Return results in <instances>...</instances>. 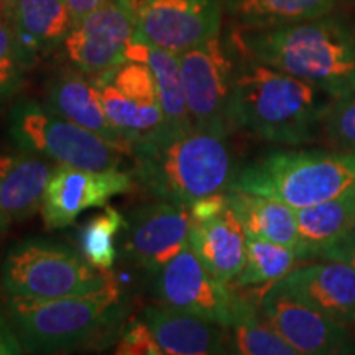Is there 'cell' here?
<instances>
[{"mask_svg": "<svg viewBox=\"0 0 355 355\" xmlns=\"http://www.w3.org/2000/svg\"><path fill=\"white\" fill-rule=\"evenodd\" d=\"M139 0H105L71 28L63 43L73 68L91 78L102 76L127 61L137 30Z\"/></svg>", "mask_w": 355, "mask_h": 355, "instance_id": "obj_10", "label": "cell"}, {"mask_svg": "<svg viewBox=\"0 0 355 355\" xmlns=\"http://www.w3.org/2000/svg\"><path fill=\"white\" fill-rule=\"evenodd\" d=\"M24 350V345L8 321L7 314L0 311V355H17Z\"/></svg>", "mask_w": 355, "mask_h": 355, "instance_id": "obj_33", "label": "cell"}, {"mask_svg": "<svg viewBox=\"0 0 355 355\" xmlns=\"http://www.w3.org/2000/svg\"><path fill=\"white\" fill-rule=\"evenodd\" d=\"M53 162L19 150L0 153V209L10 224L24 222L42 207Z\"/></svg>", "mask_w": 355, "mask_h": 355, "instance_id": "obj_20", "label": "cell"}, {"mask_svg": "<svg viewBox=\"0 0 355 355\" xmlns=\"http://www.w3.org/2000/svg\"><path fill=\"white\" fill-rule=\"evenodd\" d=\"M337 0H222L241 28H270L329 15Z\"/></svg>", "mask_w": 355, "mask_h": 355, "instance_id": "obj_25", "label": "cell"}, {"mask_svg": "<svg viewBox=\"0 0 355 355\" xmlns=\"http://www.w3.org/2000/svg\"><path fill=\"white\" fill-rule=\"evenodd\" d=\"M227 198L245 234L285 245L300 257L301 242L296 209L277 199L245 191L230 189L227 191Z\"/></svg>", "mask_w": 355, "mask_h": 355, "instance_id": "obj_21", "label": "cell"}, {"mask_svg": "<svg viewBox=\"0 0 355 355\" xmlns=\"http://www.w3.org/2000/svg\"><path fill=\"white\" fill-rule=\"evenodd\" d=\"M189 247L212 277L232 285L247 255V234L230 204L220 214L194 220Z\"/></svg>", "mask_w": 355, "mask_h": 355, "instance_id": "obj_19", "label": "cell"}, {"mask_svg": "<svg viewBox=\"0 0 355 355\" xmlns=\"http://www.w3.org/2000/svg\"><path fill=\"white\" fill-rule=\"evenodd\" d=\"M260 309L270 326L298 355L352 352L345 324L303 303L279 282H275L261 291Z\"/></svg>", "mask_w": 355, "mask_h": 355, "instance_id": "obj_12", "label": "cell"}, {"mask_svg": "<svg viewBox=\"0 0 355 355\" xmlns=\"http://www.w3.org/2000/svg\"><path fill=\"white\" fill-rule=\"evenodd\" d=\"M227 137L193 127L133 145L135 175L153 196L183 206L225 193L237 173Z\"/></svg>", "mask_w": 355, "mask_h": 355, "instance_id": "obj_3", "label": "cell"}, {"mask_svg": "<svg viewBox=\"0 0 355 355\" xmlns=\"http://www.w3.org/2000/svg\"><path fill=\"white\" fill-rule=\"evenodd\" d=\"M105 0H66V6L69 8L71 20H73V26L81 21L84 17L92 13L96 8H99Z\"/></svg>", "mask_w": 355, "mask_h": 355, "instance_id": "obj_34", "label": "cell"}, {"mask_svg": "<svg viewBox=\"0 0 355 355\" xmlns=\"http://www.w3.org/2000/svg\"><path fill=\"white\" fill-rule=\"evenodd\" d=\"M127 60L144 61L150 66L157 81L159 104L171 132H184L193 128L176 53L133 38L127 50Z\"/></svg>", "mask_w": 355, "mask_h": 355, "instance_id": "obj_24", "label": "cell"}, {"mask_svg": "<svg viewBox=\"0 0 355 355\" xmlns=\"http://www.w3.org/2000/svg\"><path fill=\"white\" fill-rule=\"evenodd\" d=\"M243 56L313 84L332 97L355 91V28L324 15L270 28H242Z\"/></svg>", "mask_w": 355, "mask_h": 355, "instance_id": "obj_2", "label": "cell"}, {"mask_svg": "<svg viewBox=\"0 0 355 355\" xmlns=\"http://www.w3.org/2000/svg\"><path fill=\"white\" fill-rule=\"evenodd\" d=\"M46 105L68 121L119 146L123 153L132 155V145L109 121L102 105L99 87L87 74L76 68L60 71L46 89Z\"/></svg>", "mask_w": 355, "mask_h": 355, "instance_id": "obj_17", "label": "cell"}, {"mask_svg": "<svg viewBox=\"0 0 355 355\" xmlns=\"http://www.w3.org/2000/svg\"><path fill=\"white\" fill-rule=\"evenodd\" d=\"M178 61L193 127L225 135L234 132L230 107L237 64L220 33L180 53Z\"/></svg>", "mask_w": 355, "mask_h": 355, "instance_id": "obj_8", "label": "cell"}, {"mask_svg": "<svg viewBox=\"0 0 355 355\" xmlns=\"http://www.w3.org/2000/svg\"><path fill=\"white\" fill-rule=\"evenodd\" d=\"M122 293L114 279L101 290L53 300L8 298L6 314L30 352H58L86 343L117 319Z\"/></svg>", "mask_w": 355, "mask_h": 355, "instance_id": "obj_5", "label": "cell"}, {"mask_svg": "<svg viewBox=\"0 0 355 355\" xmlns=\"http://www.w3.org/2000/svg\"><path fill=\"white\" fill-rule=\"evenodd\" d=\"M298 260V254L291 248L247 234L245 263L232 285L239 288H268L286 277Z\"/></svg>", "mask_w": 355, "mask_h": 355, "instance_id": "obj_26", "label": "cell"}, {"mask_svg": "<svg viewBox=\"0 0 355 355\" xmlns=\"http://www.w3.org/2000/svg\"><path fill=\"white\" fill-rule=\"evenodd\" d=\"M132 176L119 168L84 170L58 165L51 173L40 207L44 227L55 230L73 224L84 211L104 207L110 198L127 193Z\"/></svg>", "mask_w": 355, "mask_h": 355, "instance_id": "obj_14", "label": "cell"}, {"mask_svg": "<svg viewBox=\"0 0 355 355\" xmlns=\"http://www.w3.org/2000/svg\"><path fill=\"white\" fill-rule=\"evenodd\" d=\"M229 352L241 355H298L296 350L261 319L250 301L243 308L232 326L227 327Z\"/></svg>", "mask_w": 355, "mask_h": 355, "instance_id": "obj_27", "label": "cell"}, {"mask_svg": "<svg viewBox=\"0 0 355 355\" xmlns=\"http://www.w3.org/2000/svg\"><path fill=\"white\" fill-rule=\"evenodd\" d=\"M32 69L0 6V107L24 86Z\"/></svg>", "mask_w": 355, "mask_h": 355, "instance_id": "obj_29", "label": "cell"}, {"mask_svg": "<svg viewBox=\"0 0 355 355\" xmlns=\"http://www.w3.org/2000/svg\"><path fill=\"white\" fill-rule=\"evenodd\" d=\"M114 275L97 268L73 247L46 239H25L7 252L0 286L7 298L53 300L104 288Z\"/></svg>", "mask_w": 355, "mask_h": 355, "instance_id": "obj_6", "label": "cell"}, {"mask_svg": "<svg viewBox=\"0 0 355 355\" xmlns=\"http://www.w3.org/2000/svg\"><path fill=\"white\" fill-rule=\"evenodd\" d=\"M7 125L8 137L17 148L37 153L55 165L112 170L121 168L125 155L97 133L33 99L17 102L8 114Z\"/></svg>", "mask_w": 355, "mask_h": 355, "instance_id": "obj_7", "label": "cell"}, {"mask_svg": "<svg viewBox=\"0 0 355 355\" xmlns=\"http://www.w3.org/2000/svg\"><path fill=\"white\" fill-rule=\"evenodd\" d=\"M300 259L318 257L355 227V193L296 209Z\"/></svg>", "mask_w": 355, "mask_h": 355, "instance_id": "obj_23", "label": "cell"}, {"mask_svg": "<svg viewBox=\"0 0 355 355\" xmlns=\"http://www.w3.org/2000/svg\"><path fill=\"white\" fill-rule=\"evenodd\" d=\"M2 2H3V0H0V6H2Z\"/></svg>", "mask_w": 355, "mask_h": 355, "instance_id": "obj_36", "label": "cell"}, {"mask_svg": "<svg viewBox=\"0 0 355 355\" xmlns=\"http://www.w3.org/2000/svg\"><path fill=\"white\" fill-rule=\"evenodd\" d=\"M230 189L260 194L301 209L355 193V153H270L237 170Z\"/></svg>", "mask_w": 355, "mask_h": 355, "instance_id": "obj_4", "label": "cell"}, {"mask_svg": "<svg viewBox=\"0 0 355 355\" xmlns=\"http://www.w3.org/2000/svg\"><path fill=\"white\" fill-rule=\"evenodd\" d=\"M2 10L30 68L63 46L73 28L66 0H3Z\"/></svg>", "mask_w": 355, "mask_h": 355, "instance_id": "obj_16", "label": "cell"}, {"mask_svg": "<svg viewBox=\"0 0 355 355\" xmlns=\"http://www.w3.org/2000/svg\"><path fill=\"white\" fill-rule=\"evenodd\" d=\"M318 259L339 261V263H345L355 268V227L332 243L331 247L324 248L318 255Z\"/></svg>", "mask_w": 355, "mask_h": 355, "instance_id": "obj_32", "label": "cell"}, {"mask_svg": "<svg viewBox=\"0 0 355 355\" xmlns=\"http://www.w3.org/2000/svg\"><path fill=\"white\" fill-rule=\"evenodd\" d=\"M293 296L336 321L355 322V268L324 260L293 268L278 279Z\"/></svg>", "mask_w": 355, "mask_h": 355, "instance_id": "obj_15", "label": "cell"}, {"mask_svg": "<svg viewBox=\"0 0 355 355\" xmlns=\"http://www.w3.org/2000/svg\"><path fill=\"white\" fill-rule=\"evenodd\" d=\"M115 354L119 355H163L157 339H155L150 326L144 321V318L133 319L127 322L125 329L119 337L115 345Z\"/></svg>", "mask_w": 355, "mask_h": 355, "instance_id": "obj_31", "label": "cell"}, {"mask_svg": "<svg viewBox=\"0 0 355 355\" xmlns=\"http://www.w3.org/2000/svg\"><path fill=\"white\" fill-rule=\"evenodd\" d=\"M127 219L115 207L105 204L104 211L84 222L79 230V252L84 259L101 270H110L117 260L119 234L125 229Z\"/></svg>", "mask_w": 355, "mask_h": 355, "instance_id": "obj_28", "label": "cell"}, {"mask_svg": "<svg viewBox=\"0 0 355 355\" xmlns=\"http://www.w3.org/2000/svg\"><path fill=\"white\" fill-rule=\"evenodd\" d=\"M99 87L102 105L109 121L132 146L145 141H157L170 135L165 114L159 102H146L122 94L104 78H92Z\"/></svg>", "mask_w": 355, "mask_h": 355, "instance_id": "obj_22", "label": "cell"}, {"mask_svg": "<svg viewBox=\"0 0 355 355\" xmlns=\"http://www.w3.org/2000/svg\"><path fill=\"white\" fill-rule=\"evenodd\" d=\"M163 354H227V327L165 304H150L141 313Z\"/></svg>", "mask_w": 355, "mask_h": 355, "instance_id": "obj_18", "label": "cell"}, {"mask_svg": "<svg viewBox=\"0 0 355 355\" xmlns=\"http://www.w3.org/2000/svg\"><path fill=\"white\" fill-rule=\"evenodd\" d=\"M334 99L303 79L243 56L235 73L230 121L234 130L260 140L303 145L322 135Z\"/></svg>", "mask_w": 355, "mask_h": 355, "instance_id": "obj_1", "label": "cell"}, {"mask_svg": "<svg viewBox=\"0 0 355 355\" xmlns=\"http://www.w3.org/2000/svg\"><path fill=\"white\" fill-rule=\"evenodd\" d=\"M322 133L336 148L355 153V91L332 101Z\"/></svg>", "mask_w": 355, "mask_h": 355, "instance_id": "obj_30", "label": "cell"}, {"mask_svg": "<svg viewBox=\"0 0 355 355\" xmlns=\"http://www.w3.org/2000/svg\"><path fill=\"white\" fill-rule=\"evenodd\" d=\"M222 0H139L133 38L176 55L220 33Z\"/></svg>", "mask_w": 355, "mask_h": 355, "instance_id": "obj_13", "label": "cell"}, {"mask_svg": "<svg viewBox=\"0 0 355 355\" xmlns=\"http://www.w3.org/2000/svg\"><path fill=\"white\" fill-rule=\"evenodd\" d=\"M8 225H10V222L7 220V217L3 216L2 209H0V237H2V235L6 234V230L8 229Z\"/></svg>", "mask_w": 355, "mask_h": 355, "instance_id": "obj_35", "label": "cell"}, {"mask_svg": "<svg viewBox=\"0 0 355 355\" xmlns=\"http://www.w3.org/2000/svg\"><path fill=\"white\" fill-rule=\"evenodd\" d=\"M191 207L162 201L132 212L122 230L121 252L146 273L157 275L189 247Z\"/></svg>", "mask_w": 355, "mask_h": 355, "instance_id": "obj_11", "label": "cell"}, {"mask_svg": "<svg viewBox=\"0 0 355 355\" xmlns=\"http://www.w3.org/2000/svg\"><path fill=\"white\" fill-rule=\"evenodd\" d=\"M153 277L155 296L159 304L224 327L232 326L247 301L232 290V285L212 277L191 247L184 248Z\"/></svg>", "mask_w": 355, "mask_h": 355, "instance_id": "obj_9", "label": "cell"}]
</instances>
